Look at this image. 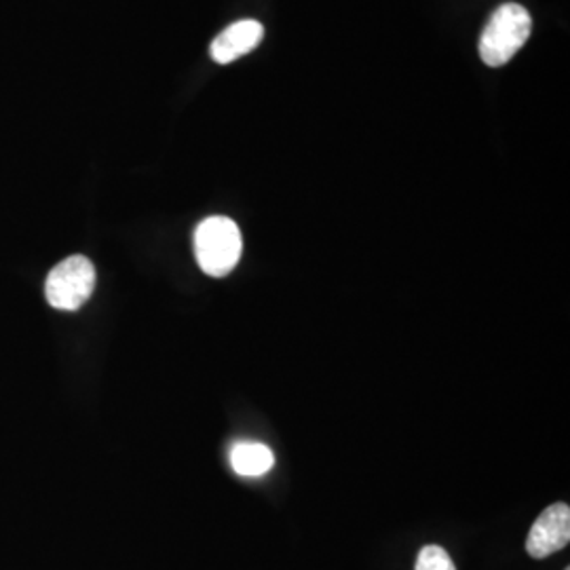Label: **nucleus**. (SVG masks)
Returning <instances> with one entry per match:
<instances>
[{
    "instance_id": "obj_1",
    "label": "nucleus",
    "mask_w": 570,
    "mask_h": 570,
    "mask_svg": "<svg viewBox=\"0 0 570 570\" xmlns=\"http://www.w3.org/2000/svg\"><path fill=\"white\" fill-rule=\"evenodd\" d=\"M532 18L518 2L501 4L492 16L480 39V58L490 68H501L518 56L529 42Z\"/></svg>"
},
{
    "instance_id": "obj_2",
    "label": "nucleus",
    "mask_w": 570,
    "mask_h": 570,
    "mask_svg": "<svg viewBox=\"0 0 570 570\" xmlns=\"http://www.w3.org/2000/svg\"><path fill=\"white\" fill-rule=\"evenodd\" d=\"M242 230L230 218H205L195 230V256L209 277H226L242 258Z\"/></svg>"
},
{
    "instance_id": "obj_3",
    "label": "nucleus",
    "mask_w": 570,
    "mask_h": 570,
    "mask_svg": "<svg viewBox=\"0 0 570 570\" xmlns=\"http://www.w3.org/2000/svg\"><path fill=\"white\" fill-rule=\"evenodd\" d=\"M96 268L85 256H70L53 266L45 282L47 303L58 311H79L94 294Z\"/></svg>"
},
{
    "instance_id": "obj_4",
    "label": "nucleus",
    "mask_w": 570,
    "mask_h": 570,
    "mask_svg": "<svg viewBox=\"0 0 570 570\" xmlns=\"http://www.w3.org/2000/svg\"><path fill=\"white\" fill-rule=\"evenodd\" d=\"M570 541V508L556 503L543 511L532 524L527 539V551L534 560H543L556 551L564 550Z\"/></svg>"
},
{
    "instance_id": "obj_5",
    "label": "nucleus",
    "mask_w": 570,
    "mask_h": 570,
    "mask_svg": "<svg viewBox=\"0 0 570 570\" xmlns=\"http://www.w3.org/2000/svg\"><path fill=\"white\" fill-rule=\"evenodd\" d=\"M263 37H265V28L261 21H237L223 30L212 42V47H209L212 60L223 63V66L239 60L247 53H252L263 42Z\"/></svg>"
},
{
    "instance_id": "obj_6",
    "label": "nucleus",
    "mask_w": 570,
    "mask_h": 570,
    "mask_svg": "<svg viewBox=\"0 0 570 570\" xmlns=\"http://www.w3.org/2000/svg\"><path fill=\"white\" fill-rule=\"evenodd\" d=\"M230 465L244 478H261L275 465V454L261 442H237L230 449Z\"/></svg>"
},
{
    "instance_id": "obj_7",
    "label": "nucleus",
    "mask_w": 570,
    "mask_h": 570,
    "mask_svg": "<svg viewBox=\"0 0 570 570\" xmlns=\"http://www.w3.org/2000/svg\"><path fill=\"white\" fill-rule=\"evenodd\" d=\"M416 570H456V567L444 548L428 546L416 558Z\"/></svg>"
},
{
    "instance_id": "obj_8",
    "label": "nucleus",
    "mask_w": 570,
    "mask_h": 570,
    "mask_svg": "<svg viewBox=\"0 0 570 570\" xmlns=\"http://www.w3.org/2000/svg\"><path fill=\"white\" fill-rule=\"evenodd\" d=\"M564 570H570V569H564Z\"/></svg>"
}]
</instances>
